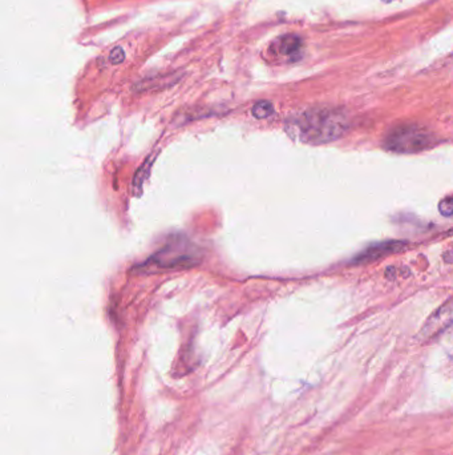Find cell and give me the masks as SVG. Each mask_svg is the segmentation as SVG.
Instances as JSON below:
<instances>
[{
  "label": "cell",
  "instance_id": "4",
  "mask_svg": "<svg viewBox=\"0 0 453 455\" xmlns=\"http://www.w3.org/2000/svg\"><path fill=\"white\" fill-rule=\"evenodd\" d=\"M451 328H453V298L444 303L429 317L426 325L420 330L419 337L423 341H427L444 334Z\"/></svg>",
  "mask_w": 453,
  "mask_h": 455
},
{
  "label": "cell",
  "instance_id": "5",
  "mask_svg": "<svg viewBox=\"0 0 453 455\" xmlns=\"http://www.w3.org/2000/svg\"><path fill=\"white\" fill-rule=\"evenodd\" d=\"M403 242L400 241H384V242H379L375 244L370 248L365 249L363 252L359 253L355 257V263L360 264V263H371V261H377L380 260L386 256H390L392 253L398 252L403 248Z\"/></svg>",
  "mask_w": 453,
  "mask_h": 455
},
{
  "label": "cell",
  "instance_id": "9",
  "mask_svg": "<svg viewBox=\"0 0 453 455\" xmlns=\"http://www.w3.org/2000/svg\"><path fill=\"white\" fill-rule=\"evenodd\" d=\"M109 59L114 64L121 63L126 59V53L121 48H114L112 53H111V56H109Z\"/></svg>",
  "mask_w": 453,
  "mask_h": 455
},
{
  "label": "cell",
  "instance_id": "1",
  "mask_svg": "<svg viewBox=\"0 0 453 455\" xmlns=\"http://www.w3.org/2000/svg\"><path fill=\"white\" fill-rule=\"evenodd\" d=\"M349 126L346 116L334 110H311L294 117L288 131L295 139L309 144H323L342 138Z\"/></svg>",
  "mask_w": 453,
  "mask_h": 455
},
{
  "label": "cell",
  "instance_id": "3",
  "mask_svg": "<svg viewBox=\"0 0 453 455\" xmlns=\"http://www.w3.org/2000/svg\"><path fill=\"white\" fill-rule=\"evenodd\" d=\"M182 244L175 245L169 244L161 249L157 254H154L151 258V263L156 264L161 269H181V268H190L196 265L198 261V257L193 252L178 253V249H181Z\"/></svg>",
  "mask_w": 453,
  "mask_h": 455
},
{
  "label": "cell",
  "instance_id": "6",
  "mask_svg": "<svg viewBox=\"0 0 453 455\" xmlns=\"http://www.w3.org/2000/svg\"><path fill=\"white\" fill-rule=\"evenodd\" d=\"M278 47H279V52L282 55L292 56V55L298 53L301 50L302 40L298 38L297 35H286V37H282V38L279 39Z\"/></svg>",
  "mask_w": 453,
  "mask_h": 455
},
{
  "label": "cell",
  "instance_id": "10",
  "mask_svg": "<svg viewBox=\"0 0 453 455\" xmlns=\"http://www.w3.org/2000/svg\"><path fill=\"white\" fill-rule=\"evenodd\" d=\"M383 1H392V0H383Z\"/></svg>",
  "mask_w": 453,
  "mask_h": 455
},
{
  "label": "cell",
  "instance_id": "8",
  "mask_svg": "<svg viewBox=\"0 0 453 455\" xmlns=\"http://www.w3.org/2000/svg\"><path fill=\"white\" fill-rule=\"evenodd\" d=\"M439 209H440L441 215L447 216V217H453V197L444 199L439 204Z\"/></svg>",
  "mask_w": 453,
  "mask_h": 455
},
{
  "label": "cell",
  "instance_id": "2",
  "mask_svg": "<svg viewBox=\"0 0 453 455\" xmlns=\"http://www.w3.org/2000/svg\"><path fill=\"white\" fill-rule=\"evenodd\" d=\"M436 143L428 129L416 124H404L391 129L384 140V147L396 153H419Z\"/></svg>",
  "mask_w": 453,
  "mask_h": 455
},
{
  "label": "cell",
  "instance_id": "7",
  "mask_svg": "<svg viewBox=\"0 0 453 455\" xmlns=\"http://www.w3.org/2000/svg\"><path fill=\"white\" fill-rule=\"evenodd\" d=\"M274 112V107L270 101H258L254 107H252V114L257 119H266L270 114Z\"/></svg>",
  "mask_w": 453,
  "mask_h": 455
}]
</instances>
